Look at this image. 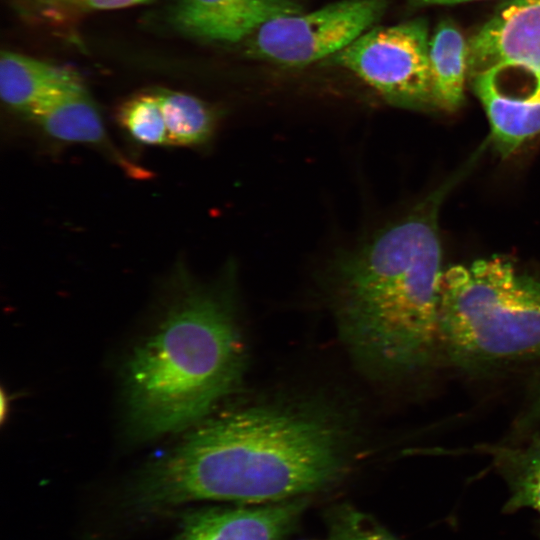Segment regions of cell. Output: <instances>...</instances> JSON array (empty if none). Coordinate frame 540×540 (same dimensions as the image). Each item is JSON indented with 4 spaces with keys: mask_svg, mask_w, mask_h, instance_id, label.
Listing matches in <instances>:
<instances>
[{
    "mask_svg": "<svg viewBox=\"0 0 540 540\" xmlns=\"http://www.w3.org/2000/svg\"><path fill=\"white\" fill-rule=\"evenodd\" d=\"M329 540H400L371 515L342 504L327 514Z\"/></svg>",
    "mask_w": 540,
    "mask_h": 540,
    "instance_id": "cell-17",
    "label": "cell"
},
{
    "mask_svg": "<svg viewBox=\"0 0 540 540\" xmlns=\"http://www.w3.org/2000/svg\"><path fill=\"white\" fill-rule=\"evenodd\" d=\"M486 112L495 150L507 157L540 134V96L514 95L496 88L488 72L470 77Z\"/></svg>",
    "mask_w": 540,
    "mask_h": 540,
    "instance_id": "cell-12",
    "label": "cell"
},
{
    "mask_svg": "<svg viewBox=\"0 0 540 540\" xmlns=\"http://www.w3.org/2000/svg\"><path fill=\"white\" fill-rule=\"evenodd\" d=\"M38 6L50 10L68 12H93L122 9L141 4H146L151 0H31Z\"/></svg>",
    "mask_w": 540,
    "mask_h": 540,
    "instance_id": "cell-18",
    "label": "cell"
},
{
    "mask_svg": "<svg viewBox=\"0 0 540 540\" xmlns=\"http://www.w3.org/2000/svg\"><path fill=\"white\" fill-rule=\"evenodd\" d=\"M491 455L510 490L504 511L532 508L540 513V436L518 448H493Z\"/></svg>",
    "mask_w": 540,
    "mask_h": 540,
    "instance_id": "cell-15",
    "label": "cell"
},
{
    "mask_svg": "<svg viewBox=\"0 0 540 540\" xmlns=\"http://www.w3.org/2000/svg\"><path fill=\"white\" fill-rule=\"evenodd\" d=\"M83 84L71 68L5 51L0 59V94L5 105L30 117L45 103Z\"/></svg>",
    "mask_w": 540,
    "mask_h": 540,
    "instance_id": "cell-11",
    "label": "cell"
},
{
    "mask_svg": "<svg viewBox=\"0 0 540 540\" xmlns=\"http://www.w3.org/2000/svg\"><path fill=\"white\" fill-rule=\"evenodd\" d=\"M387 0H341L308 13L271 19L248 39L251 54L287 66L334 56L372 28Z\"/></svg>",
    "mask_w": 540,
    "mask_h": 540,
    "instance_id": "cell-6",
    "label": "cell"
},
{
    "mask_svg": "<svg viewBox=\"0 0 540 540\" xmlns=\"http://www.w3.org/2000/svg\"><path fill=\"white\" fill-rule=\"evenodd\" d=\"M489 69L520 71L540 90V0L505 3L468 40L469 77Z\"/></svg>",
    "mask_w": 540,
    "mask_h": 540,
    "instance_id": "cell-7",
    "label": "cell"
},
{
    "mask_svg": "<svg viewBox=\"0 0 540 540\" xmlns=\"http://www.w3.org/2000/svg\"><path fill=\"white\" fill-rule=\"evenodd\" d=\"M474 0H410L414 6L450 5Z\"/></svg>",
    "mask_w": 540,
    "mask_h": 540,
    "instance_id": "cell-19",
    "label": "cell"
},
{
    "mask_svg": "<svg viewBox=\"0 0 540 540\" xmlns=\"http://www.w3.org/2000/svg\"><path fill=\"white\" fill-rule=\"evenodd\" d=\"M448 181L400 220L340 256L330 299L340 338L357 367L377 381L412 376L440 348V204Z\"/></svg>",
    "mask_w": 540,
    "mask_h": 540,
    "instance_id": "cell-2",
    "label": "cell"
},
{
    "mask_svg": "<svg viewBox=\"0 0 540 540\" xmlns=\"http://www.w3.org/2000/svg\"><path fill=\"white\" fill-rule=\"evenodd\" d=\"M427 24L412 20L371 28L333 61L351 71L393 105L434 106Z\"/></svg>",
    "mask_w": 540,
    "mask_h": 540,
    "instance_id": "cell-5",
    "label": "cell"
},
{
    "mask_svg": "<svg viewBox=\"0 0 540 540\" xmlns=\"http://www.w3.org/2000/svg\"><path fill=\"white\" fill-rule=\"evenodd\" d=\"M439 342L463 369L540 358V278L503 257L443 271Z\"/></svg>",
    "mask_w": 540,
    "mask_h": 540,
    "instance_id": "cell-4",
    "label": "cell"
},
{
    "mask_svg": "<svg viewBox=\"0 0 540 540\" xmlns=\"http://www.w3.org/2000/svg\"><path fill=\"white\" fill-rule=\"evenodd\" d=\"M118 121L137 143L169 146L164 115L155 91L138 94L125 101L118 111Z\"/></svg>",
    "mask_w": 540,
    "mask_h": 540,
    "instance_id": "cell-16",
    "label": "cell"
},
{
    "mask_svg": "<svg viewBox=\"0 0 540 540\" xmlns=\"http://www.w3.org/2000/svg\"><path fill=\"white\" fill-rule=\"evenodd\" d=\"M434 106L457 110L464 102L468 41L450 21L441 22L429 43Z\"/></svg>",
    "mask_w": 540,
    "mask_h": 540,
    "instance_id": "cell-13",
    "label": "cell"
},
{
    "mask_svg": "<svg viewBox=\"0 0 540 540\" xmlns=\"http://www.w3.org/2000/svg\"><path fill=\"white\" fill-rule=\"evenodd\" d=\"M50 138L96 149L128 176L144 179L149 172L133 163L113 143L84 84L50 100L30 117Z\"/></svg>",
    "mask_w": 540,
    "mask_h": 540,
    "instance_id": "cell-10",
    "label": "cell"
},
{
    "mask_svg": "<svg viewBox=\"0 0 540 540\" xmlns=\"http://www.w3.org/2000/svg\"><path fill=\"white\" fill-rule=\"evenodd\" d=\"M299 12L301 6L291 0H174L170 21L190 38L233 43L271 19Z\"/></svg>",
    "mask_w": 540,
    "mask_h": 540,
    "instance_id": "cell-8",
    "label": "cell"
},
{
    "mask_svg": "<svg viewBox=\"0 0 540 540\" xmlns=\"http://www.w3.org/2000/svg\"><path fill=\"white\" fill-rule=\"evenodd\" d=\"M354 430L318 399L255 403L209 415L150 461L136 501L162 508L196 500L266 504L330 487L348 471Z\"/></svg>",
    "mask_w": 540,
    "mask_h": 540,
    "instance_id": "cell-1",
    "label": "cell"
},
{
    "mask_svg": "<svg viewBox=\"0 0 540 540\" xmlns=\"http://www.w3.org/2000/svg\"><path fill=\"white\" fill-rule=\"evenodd\" d=\"M232 271L200 284L185 271L154 330L124 369L126 423L136 440L188 430L213 413L240 383L246 354Z\"/></svg>",
    "mask_w": 540,
    "mask_h": 540,
    "instance_id": "cell-3",
    "label": "cell"
},
{
    "mask_svg": "<svg viewBox=\"0 0 540 540\" xmlns=\"http://www.w3.org/2000/svg\"><path fill=\"white\" fill-rule=\"evenodd\" d=\"M307 503L298 497L253 507L202 509L183 519L174 540H284Z\"/></svg>",
    "mask_w": 540,
    "mask_h": 540,
    "instance_id": "cell-9",
    "label": "cell"
},
{
    "mask_svg": "<svg viewBox=\"0 0 540 540\" xmlns=\"http://www.w3.org/2000/svg\"><path fill=\"white\" fill-rule=\"evenodd\" d=\"M164 115L169 145L199 147L207 144L216 131L218 116L201 99L179 91H155Z\"/></svg>",
    "mask_w": 540,
    "mask_h": 540,
    "instance_id": "cell-14",
    "label": "cell"
}]
</instances>
